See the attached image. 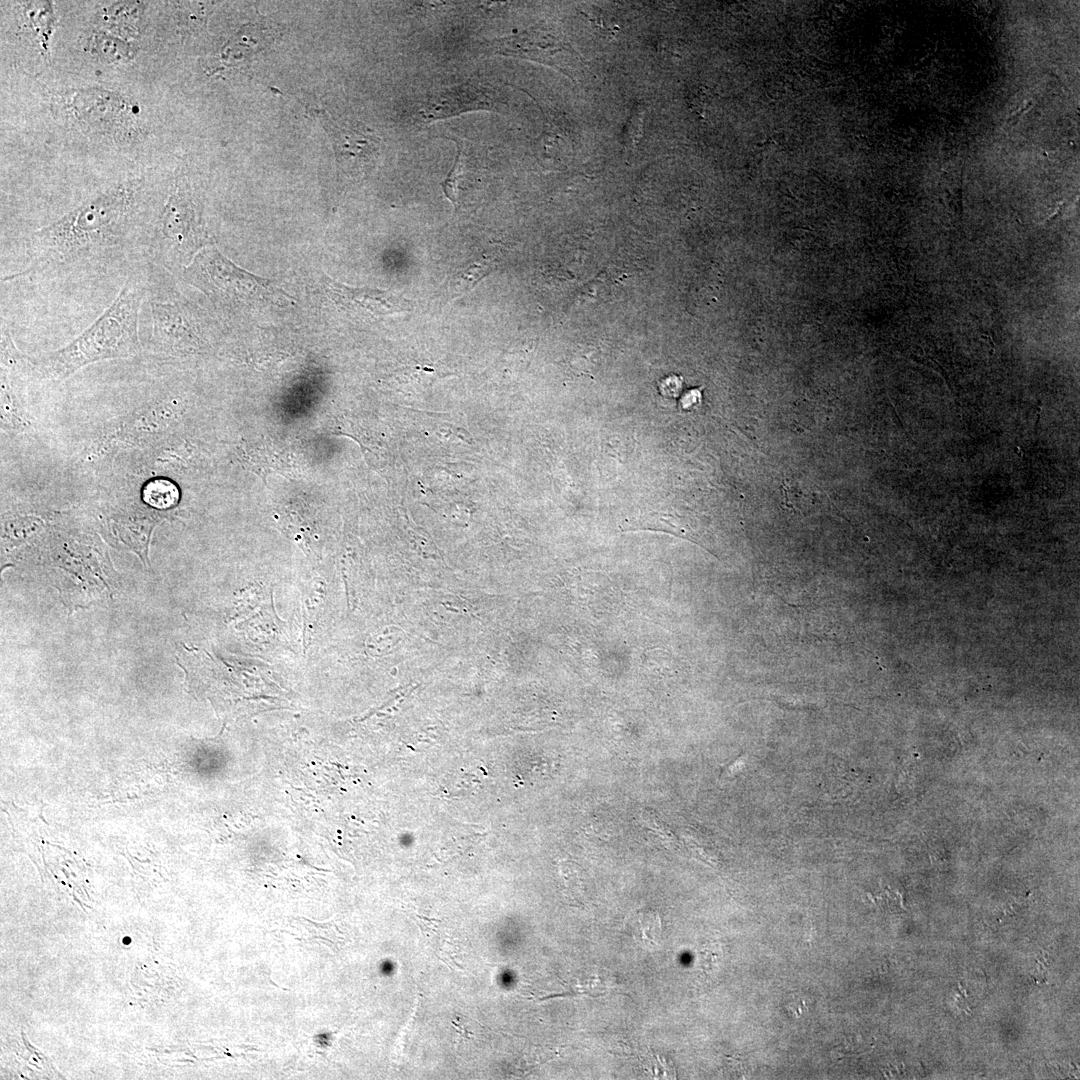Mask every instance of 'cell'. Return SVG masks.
I'll use <instances>...</instances> for the list:
<instances>
[{
  "label": "cell",
  "mask_w": 1080,
  "mask_h": 1080,
  "mask_svg": "<svg viewBox=\"0 0 1080 1080\" xmlns=\"http://www.w3.org/2000/svg\"><path fill=\"white\" fill-rule=\"evenodd\" d=\"M143 178L123 181L30 236L28 262L4 280L96 277L147 261L157 222Z\"/></svg>",
  "instance_id": "cell-1"
},
{
  "label": "cell",
  "mask_w": 1080,
  "mask_h": 1080,
  "mask_svg": "<svg viewBox=\"0 0 1080 1080\" xmlns=\"http://www.w3.org/2000/svg\"><path fill=\"white\" fill-rule=\"evenodd\" d=\"M145 296L143 270L129 277L107 309L66 345L28 356L35 377L63 380L92 363L139 355L140 311Z\"/></svg>",
  "instance_id": "cell-2"
},
{
  "label": "cell",
  "mask_w": 1080,
  "mask_h": 1080,
  "mask_svg": "<svg viewBox=\"0 0 1080 1080\" xmlns=\"http://www.w3.org/2000/svg\"><path fill=\"white\" fill-rule=\"evenodd\" d=\"M145 296L139 333L142 349L153 357L182 354L206 344L200 313L157 277V267L148 262L143 269Z\"/></svg>",
  "instance_id": "cell-3"
},
{
  "label": "cell",
  "mask_w": 1080,
  "mask_h": 1080,
  "mask_svg": "<svg viewBox=\"0 0 1080 1080\" xmlns=\"http://www.w3.org/2000/svg\"><path fill=\"white\" fill-rule=\"evenodd\" d=\"M182 277L218 307L284 306L294 301L271 280L238 267L213 245L197 253L182 270Z\"/></svg>",
  "instance_id": "cell-4"
},
{
  "label": "cell",
  "mask_w": 1080,
  "mask_h": 1080,
  "mask_svg": "<svg viewBox=\"0 0 1080 1080\" xmlns=\"http://www.w3.org/2000/svg\"><path fill=\"white\" fill-rule=\"evenodd\" d=\"M210 242L192 193L186 184H177L154 228L147 262L161 269L183 270Z\"/></svg>",
  "instance_id": "cell-5"
},
{
  "label": "cell",
  "mask_w": 1080,
  "mask_h": 1080,
  "mask_svg": "<svg viewBox=\"0 0 1080 1080\" xmlns=\"http://www.w3.org/2000/svg\"><path fill=\"white\" fill-rule=\"evenodd\" d=\"M321 119L342 170L365 169L379 156V139L362 123L334 118L327 112H323Z\"/></svg>",
  "instance_id": "cell-6"
},
{
  "label": "cell",
  "mask_w": 1080,
  "mask_h": 1080,
  "mask_svg": "<svg viewBox=\"0 0 1080 1080\" xmlns=\"http://www.w3.org/2000/svg\"><path fill=\"white\" fill-rule=\"evenodd\" d=\"M324 286L327 295L339 308L349 315L365 320L410 311L413 308L411 300L391 291L349 287L328 277L324 278Z\"/></svg>",
  "instance_id": "cell-7"
},
{
  "label": "cell",
  "mask_w": 1080,
  "mask_h": 1080,
  "mask_svg": "<svg viewBox=\"0 0 1080 1080\" xmlns=\"http://www.w3.org/2000/svg\"><path fill=\"white\" fill-rule=\"evenodd\" d=\"M488 45L496 54L528 59L560 69L565 67L564 61L567 56H575L569 45L553 34L540 29L496 38Z\"/></svg>",
  "instance_id": "cell-8"
},
{
  "label": "cell",
  "mask_w": 1080,
  "mask_h": 1080,
  "mask_svg": "<svg viewBox=\"0 0 1080 1080\" xmlns=\"http://www.w3.org/2000/svg\"><path fill=\"white\" fill-rule=\"evenodd\" d=\"M496 266L495 253H484L477 260L459 271L453 278L451 289L454 296L465 294L473 289Z\"/></svg>",
  "instance_id": "cell-9"
},
{
  "label": "cell",
  "mask_w": 1080,
  "mask_h": 1080,
  "mask_svg": "<svg viewBox=\"0 0 1080 1080\" xmlns=\"http://www.w3.org/2000/svg\"><path fill=\"white\" fill-rule=\"evenodd\" d=\"M143 500L158 509H167L178 503L179 491L177 486L166 479H153L149 481L142 492Z\"/></svg>",
  "instance_id": "cell-10"
},
{
  "label": "cell",
  "mask_w": 1080,
  "mask_h": 1080,
  "mask_svg": "<svg viewBox=\"0 0 1080 1080\" xmlns=\"http://www.w3.org/2000/svg\"><path fill=\"white\" fill-rule=\"evenodd\" d=\"M457 147V156L454 165L445 180L441 183L445 196L454 206H458L460 183L463 181L465 169V152L458 143Z\"/></svg>",
  "instance_id": "cell-11"
},
{
  "label": "cell",
  "mask_w": 1080,
  "mask_h": 1080,
  "mask_svg": "<svg viewBox=\"0 0 1080 1080\" xmlns=\"http://www.w3.org/2000/svg\"><path fill=\"white\" fill-rule=\"evenodd\" d=\"M636 930L646 944H657L661 934V922L657 912L643 910L636 915Z\"/></svg>",
  "instance_id": "cell-12"
},
{
  "label": "cell",
  "mask_w": 1080,
  "mask_h": 1080,
  "mask_svg": "<svg viewBox=\"0 0 1080 1080\" xmlns=\"http://www.w3.org/2000/svg\"><path fill=\"white\" fill-rule=\"evenodd\" d=\"M579 871L578 865L574 863L565 862L561 865L566 896L575 902L582 898L584 892V884Z\"/></svg>",
  "instance_id": "cell-13"
},
{
  "label": "cell",
  "mask_w": 1080,
  "mask_h": 1080,
  "mask_svg": "<svg viewBox=\"0 0 1080 1080\" xmlns=\"http://www.w3.org/2000/svg\"><path fill=\"white\" fill-rule=\"evenodd\" d=\"M642 819L646 825L662 836V838L665 840H673V834H671L664 822H662L653 812L645 810L642 813Z\"/></svg>",
  "instance_id": "cell-14"
}]
</instances>
